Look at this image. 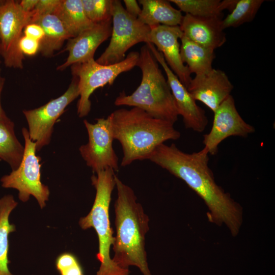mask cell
<instances>
[{
  "label": "cell",
  "instance_id": "5b68a950",
  "mask_svg": "<svg viewBox=\"0 0 275 275\" xmlns=\"http://www.w3.org/2000/svg\"><path fill=\"white\" fill-rule=\"evenodd\" d=\"M115 171L107 169L94 173L91 179L96 189V195L89 213L79 221L84 230L92 228L98 238L99 250L97 259L100 266L96 275H128L129 269L117 265L110 255V249L114 241V231L111 226L109 210L111 196L116 186Z\"/></svg>",
  "mask_w": 275,
  "mask_h": 275
},
{
  "label": "cell",
  "instance_id": "e575fe53",
  "mask_svg": "<svg viewBox=\"0 0 275 275\" xmlns=\"http://www.w3.org/2000/svg\"><path fill=\"white\" fill-rule=\"evenodd\" d=\"M1 64V60H0V64Z\"/></svg>",
  "mask_w": 275,
  "mask_h": 275
},
{
  "label": "cell",
  "instance_id": "1f68e13d",
  "mask_svg": "<svg viewBox=\"0 0 275 275\" xmlns=\"http://www.w3.org/2000/svg\"><path fill=\"white\" fill-rule=\"evenodd\" d=\"M38 2V0H22L18 3L23 11L30 13L34 10Z\"/></svg>",
  "mask_w": 275,
  "mask_h": 275
},
{
  "label": "cell",
  "instance_id": "8992f818",
  "mask_svg": "<svg viewBox=\"0 0 275 275\" xmlns=\"http://www.w3.org/2000/svg\"><path fill=\"white\" fill-rule=\"evenodd\" d=\"M139 52L131 51L121 62L104 65L94 59L71 66L72 76L78 79L79 99L77 104V113L80 118L87 116L90 112V97L94 91L103 86L112 85L122 73L127 72L136 66Z\"/></svg>",
  "mask_w": 275,
  "mask_h": 275
},
{
  "label": "cell",
  "instance_id": "f546056e",
  "mask_svg": "<svg viewBox=\"0 0 275 275\" xmlns=\"http://www.w3.org/2000/svg\"><path fill=\"white\" fill-rule=\"evenodd\" d=\"M23 35L33 38L40 42L44 36V32L42 27L37 23L28 24L23 31Z\"/></svg>",
  "mask_w": 275,
  "mask_h": 275
},
{
  "label": "cell",
  "instance_id": "9a60e30c",
  "mask_svg": "<svg viewBox=\"0 0 275 275\" xmlns=\"http://www.w3.org/2000/svg\"><path fill=\"white\" fill-rule=\"evenodd\" d=\"M112 19L95 23L75 37L68 40L65 50L68 56L57 70L63 71L77 63H84L94 58V53L104 41L111 37Z\"/></svg>",
  "mask_w": 275,
  "mask_h": 275
},
{
  "label": "cell",
  "instance_id": "7a4b0ae2",
  "mask_svg": "<svg viewBox=\"0 0 275 275\" xmlns=\"http://www.w3.org/2000/svg\"><path fill=\"white\" fill-rule=\"evenodd\" d=\"M117 197L115 202L116 235L114 262L122 268L135 266L143 275H152L148 265L145 237L149 218L136 201L133 190L115 175Z\"/></svg>",
  "mask_w": 275,
  "mask_h": 275
},
{
  "label": "cell",
  "instance_id": "e0dca14e",
  "mask_svg": "<svg viewBox=\"0 0 275 275\" xmlns=\"http://www.w3.org/2000/svg\"><path fill=\"white\" fill-rule=\"evenodd\" d=\"M223 18H203L183 15L179 25L183 35L192 41L214 50L223 46L226 36L222 26Z\"/></svg>",
  "mask_w": 275,
  "mask_h": 275
},
{
  "label": "cell",
  "instance_id": "ac0fdd59",
  "mask_svg": "<svg viewBox=\"0 0 275 275\" xmlns=\"http://www.w3.org/2000/svg\"><path fill=\"white\" fill-rule=\"evenodd\" d=\"M142 8L138 19L150 28L158 25L179 26L183 15L169 1L139 0Z\"/></svg>",
  "mask_w": 275,
  "mask_h": 275
},
{
  "label": "cell",
  "instance_id": "d4e9b609",
  "mask_svg": "<svg viewBox=\"0 0 275 275\" xmlns=\"http://www.w3.org/2000/svg\"><path fill=\"white\" fill-rule=\"evenodd\" d=\"M264 2V0H237L230 13L222 19L223 29L236 28L252 21Z\"/></svg>",
  "mask_w": 275,
  "mask_h": 275
},
{
  "label": "cell",
  "instance_id": "d590c367",
  "mask_svg": "<svg viewBox=\"0 0 275 275\" xmlns=\"http://www.w3.org/2000/svg\"><path fill=\"white\" fill-rule=\"evenodd\" d=\"M2 1H0V3L2 2Z\"/></svg>",
  "mask_w": 275,
  "mask_h": 275
},
{
  "label": "cell",
  "instance_id": "6da1fadb",
  "mask_svg": "<svg viewBox=\"0 0 275 275\" xmlns=\"http://www.w3.org/2000/svg\"><path fill=\"white\" fill-rule=\"evenodd\" d=\"M208 155L205 148L188 153L175 144L163 143L154 150L148 159L183 180L207 205L209 221L219 225L225 224L235 236L241 225V208L215 182L208 165Z\"/></svg>",
  "mask_w": 275,
  "mask_h": 275
},
{
  "label": "cell",
  "instance_id": "4316f807",
  "mask_svg": "<svg viewBox=\"0 0 275 275\" xmlns=\"http://www.w3.org/2000/svg\"><path fill=\"white\" fill-rule=\"evenodd\" d=\"M56 267L60 275H84L76 257L70 253L59 255L56 260Z\"/></svg>",
  "mask_w": 275,
  "mask_h": 275
},
{
  "label": "cell",
  "instance_id": "7c38bea8",
  "mask_svg": "<svg viewBox=\"0 0 275 275\" xmlns=\"http://www.w3.org/2000/svg\"><path fill=\"white\" fill-rule=\"evenodd\" d=\"M214 114L211 129L203 135V143L209 154L215 155L219 144L231 136L246 138L255 131L254 126L247 123L238 113L233 96L229 95Z\"/></svg>",
  "mask_w": 275,
  "mask_h": 275
},
{
  "label": "cell",
  "instance_id": "8fae6325",
  "mask_svg": "<svg viewBox=\"0 0 275 275\" xmlns=\"http://www.w3.org/2000/svg\"><path fill=\"white\" fill-rule=\"evenodd\" d=\"M88 134V142L81 145L79 151L87 165L94 173L107 169L117 171L119 169L118 157L113 147L114 140L109 115L106 118L97 119L92 124L84 120Z\"/></svg>",
  "mask_w": 275,
  "mask_h": 275
},
{
  "label": "cell",
  "instance_id": "3957f363",
  "mask_svg": "<svg viewBox=\"0 0 275 275\" xmlns=\"http://www.w3.org/2000/svg\"><path fill=\"white\" fill-rule=\"evenodd\" d=\"M110 115L114 140L120 142L123 150L122 167L148 159L159 145L181 136L174 124L153 117L138 107L118 109Z\"/></svg>",
  "mask_w": 275,
  "mask_h": 275
},
{
  "label": "cell",
  "instance_id": "484cf974",
  "mask_svg": "<svg viewBox=\"0 0 275 275\" xmlns=\"http://www.w3.org/2000/svg\"><path fill=\"white\" fill-rule=\"evenodd\" d=\"M85 13L93 23L112 19L113 0H81Z\"/></svg>",
  "mask_w": 275,
  "mask_h": 275
},
{
  "label": "cell",
  "instance_id": "ffe728a7",
  "mask_svg": "<svg viewBox=\"0 0 275 275\" xmlns=\"http://www.w3.org/2000/svg\"><path fill=\"white\" fill-rule=\"evenodd\" d=\"M40 24L44 36L40 42L39 52L45 57H51L59 50L65 41L71 38L60 19L54 14L37 17L33 22Z\"/></svg>",
  "mask_w": 275,
  "mask_h": 275
},
{
  "label": "cell",
  "instance_id": "cb8c5ba5",
  "mask_svg": "<svg viewBox=\"0 0 275 275\" xmlns=\"http://www.w3.org/2000/svg\"><path fill=\"white\" fill-rule=\"evenodd\" d=\"M181 12L193 16L223 18V11L226 10L224 1L220 0H170Z\"/></svg>",
  "mask_w": 275,
  "mask_h": 275
},
{
  "label": "cell",
  "instance_id": "603a6c76",
  "mask_svg": "<svg viewBox=\"0 0 275 275\" xmlns=\"http://www.w3.org/2000/svg\"><path fill=\"white\" fill-rule=\"evenodd\" d=\"M23 153L24 147L17 139L13 122L10 119L0 120V159L15 170L20 164Z\"/></svg>",
  "mask_w": 275,
  "mask_h": 275
},
{
  "label": "cell",
  "instance_id": "2e32d148",
  "mask_svg": "<svg viewBox=\"0 0 275 275\" xmlns=\"http://www.w3.org/2000/svg\"><path fill=\"white\" fill-rule=\"evenodd\" d=\"M193 98L215 112L231 95L233 86L226 73L213 68L209 72L192 78L187 88Z\"/></svg>",
  "mask_w": 275,
  "mask_h": 275
},
{
  "label": "cell",
  "instance_id": "83f0119b",
  "mask_svg": "<svg viewBox=\"0 0 275 275\" xmlns=\"http://www.w3.org/2000/svg\"><path fill=\"white\" fill-rule=\"evenodd\" d=\"M61 0H38L34 10L32 12L31 23L38 17L47 14H54Z\"/></svg>",
  "mask_w": 275,
  "mask_h": 275
},
{
  "label": "cell",
  "instance_id": "7402d4cb",
  "mask_svg": "<svg viewBox=\"0 0 275 275\" xmlns=\"http://www.w3.org/2000/svg\"><path fill=\"white\" fill-rule=\"evenodd\" d=\"M17 205V202L11 195L0 199V275H13L8 268V236L15 231V226L10 223L9 218Z\"/></svg>",
  "mask_w": 275,
  "mask_h": 275
},
{
  "label": "cell",
  "instance_id": "ba28073f",
  "mask_svg": "<svg viewBox=\"0 0 275 275\" xmlns=\"http://www.w3.org/2000/svg\"><path fill=\"white\" fill-rule=\"evenodd\" d=\"M22 134L24 140L22 161L17 169L1 178L2 186L17 189L19 199L24 202L33 196L43 208L48 200L49 190L41 181V158L36 154V144L30 138L28 130L23 128Z\"/></svg>",
  "mask_w": 275,
  "mask_h": 275
},
{
  "label": "cell",
  "instance_id": "4fadbf2b",
  "mask_svg": "<svg viewBox=\"0 0 275 275\" xmlns=\"http://www.w3.org/2000/svg\"><path fill=\"white\" fill-rule=\"evenodd\" d=\"M146 44L164 71L178 115L182 116L185 128L203 132L208 123L205 111L197 104L187 88L168 66L162 53L152 43Z\"/></svg>",
  "mask_w": 275,
  "mask_h": 275
},
{
  "label": "cell",
  "instance_id": "4dcf8cb0",
  "mask_svg": "<svg viewBox=\"0 0 275 275\" xmlns=\"http://www.w3.org/2000/svg\"><path fill=\"white\" fill-rule=\"evenodd\" d=\"M125 10L132 16L138 18L141 12V8L135 0H124Z\"/></svg>",
  "mask_w": 275,
  "mask_h": 275
},
{
  "label": "cell",
  "instance_id": "d6a6232c",
  "mask_svg": "<svg viewBox=\"0 0 275 275\" xmlns=\"http://www.w3.org/2000/svg\"><path fill=\"white\" fill-rule=\"evenodd\" d=\"M6 81V79L3 77L0 72V120H8L10 119L7 116L5 112L3 109L1 102V97L2 90Z\"/></svg>",
  "mask_w": 275,
  "mask_h": 275
},
{
  "label": "cell",
  "instance_id": "9c48e42d",
  "mask_svg": "<svg viewBox=\"0 0 275 275\" xmlns=\"http://www.w3.org/2000/svg\"><path fill=\"white\" fill-rule=\"evenodd\" d=\"M32 12L21 8L18 1H2L0 3V42L1 57L6 67L22 69L24 55L18 43L24 27L31 23Z\"/></svg>",
  "mask_w": 275,
  "mask_h": 275
},
{
  "label": "cell",
  "instance_id": "f1b7e54d",
  "mask_svg": "<svg viewBox=\"0 0 275 275\" xmlns=\"http://www.w3.org/2000/svg\"><path fill=\"white\" fill-rule=\"evenodd\" d=\"M18 46L24 56H33L39 52L40 42L22 35L19 41Z\"/></svg>",
  "mask_w": 275,
  "mask_h": 275
},
{
  "label": "cell",
  "instance_id": "277c9868",
  "mask_svg": "<svg viewBox=\"0 0 275 275\" xmlns=\"http://www.w3.org/2000/svg\"><path fill=\"white\" fill-rule=\"evenodd\" d=\"M136 66L142 72L140 85L131 95L121 92L115 105L138 107L153 117L174 124L179 115L169 85L146 44L140 49Z\"/></svg>",
  "mask_w": 275,
  "mask_h": 275
},
{
  "label": "cell",
  "instance_id": "836d02e7",
  "mask_svg": "<svg viewBox=\"0 0 275 275\" xmlns=\"http://www.w3.org/2000/svg\"><path fill=\"white\" fill-rule=\"evenodd\" d=\"M1 57V42H0V58Z\"/></svg>",
  "mask_w": 275,
  "mask_h": 275
},
{
  "label": "cell",
  "instance_id": "30bf717a",
  "mask_svg": "<svg viewBox=\"0 0 275 275\" xmlns=\"http://www.w3.org/2000/svg\"><path fill=\"white\" fill-rule=\"evenodd\" d=\"M78 82L77 78L73 76L63 94L39 107L23 111L28 124L30 138L35 143L36 151L50 143L56 122L67 106L79 96Z\"/></svg>",
  "mask_w": 275,
  "mask_h": 275
},
{
  "label": "cell",
  "instance_id": "d6986e66",
  "mask_svg": "<svg viewBox=\"0 0 275 275\" xmlns=\"http://www.w3.org/2000/svg\"><path fill=\"white\" fill-rule=\"evenodd\" d=\"M180 40L181 58L190 73L200 76L209 72L213 69L214 50L199 45L184 35Z\"/></svg>",
  "mask_w": 275,
  "mask_h": 275
},
{
  "label": "cell",
  "instance_id": "44dd1931",
  "mask_svg": "<svg viewBox=\"0 0 275 275\" xmlns=\"http://www.w3.org/2000/svg\"><path fill=\"white\" fill-rule=\"evenodd\" d=\"M54 15L61 21L71 38L95 24L87 17L81 0H61Z\"/></svg>",
  "mask_w": 275,
  "mask_h": 275
},
{
  "label": "cell",
  "instance_id": "52a82bcc",
  "mask_svg": "<svg viewBox=\"0 0 275 275\" xmlns=\"http://www.w3.org/2000/svg\"><path fill=\"white\" fill-rule=\"evenodd\" d=\"M112 19L109 43L96 60L104 65L121 62L133 46L141 42L147 43L151 30L149 26L129 14L119 0H113Z\"/></svg>",
  "mask_w": 275,
  "mask_h": 275
},
{
  "label": "cell",
  "instance_id": "5bb4252c",
  "mask_svg": "<svg viewBox=\"0 0 275 275\" xmlns=\"http://www.w3.org/2000/svg\"><path fill=\"white\" fill-rule=\"evenodd\" d=\"M148 42L161 52L171 70L187 88L192 79L191 73L181 58L178 39L183 34L179 26L158 25L150 28Z\"/></svg>",
  "mask_w": 275,
  "mask_h": 275
}]
</instances>
